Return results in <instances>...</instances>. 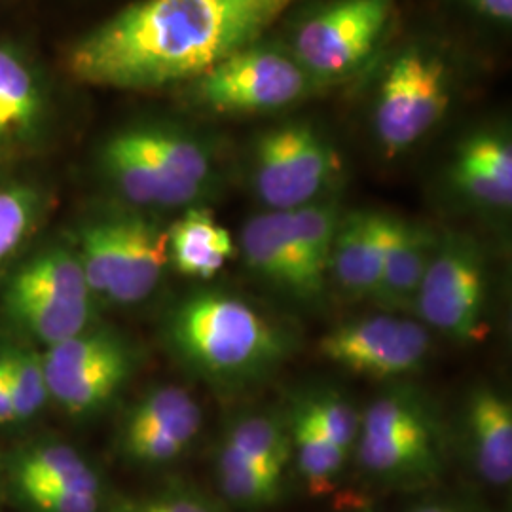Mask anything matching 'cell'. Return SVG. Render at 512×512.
<instances>
[{
    "label": "cell",
    "instance_id": "6da1fadb",
    "mask_svg": "<svg viewBox=\"0 0 512 512\" xmlns=\"http://www.w3.org/2000/svg\"><path fill=\"white\" fill-rule=\"evenodd\" d=\"M296 0H143L82 38L71 73L88 84L147 90L196 80L256 44Z\"/></svg>",
    "mask_w": 512,
    "mask_h": 512
},
{
    "label": "cell",
    "instance_id": "7a4b0ae2",
    "mask_svg": "<svg viewBox=\"0 0 512 512\" xmlns=\"http://www.w3.org/2000/svg\"><path fill=\"white\" fill-rule=\"evenodd\" d=\"M169 340L184 365L220 395L266 384L293 359V327L224 289L186 296L169 317Z\"/></svg>",
    "mask_w": 512,
    "mask_h": 512
},
{
    "label": "cell",
    "instance_id": "3957f363",
    "mask_svg": "<svg viewBox=\"0 0 512 512\" xmlns=\"http://www.w3.org/2000/svg\"><path fill=\"white\" fill-rule=\"evenodd\" d=\"M353 458L382 486L427 488L444 473L446 440L435 406L420 389L397 385L361 412Z\"/></svg>",
    "mask_w": 512,
    "mask_h": 512
},
{
    "label": "cell",
    "instance_id": "277c9868",
    "mask_svg": "<svg viewBox=\"0 0 512 512\" xmlns=\"http://www.w3.org/2000/svg\"><path fill=\"white\" fill-rule=\"evenodd\" d=\"M488 262L475 239L463 234L439 236L423 277L414 317L458 346L486 334Z\"/></svg>",
    "mask_w": 512,
    "mask_h": 512
},
{
    "label": "cell",
    "instance_id": "5b68a950",
    "mask_svg": "<svg viewBox=\"0 0 512 512\" xmlns=\"http://www.w3.org/2000/svg\"><path fill=\"white\" fill-rule=\"evenodd\" d=\"M80 266L90 291L118 304H137L158 287L167 232L141 217L99 220L82 232Z\"/></svg>",
    "mask_w": 512,
    "mask_h": 512
},
{
    "label": "cell",
    "instance_id": "8992f818",
    "mask_svg": "<svg viewBox=\"0 0 512 512\" xmlns=\"http://www.w3.org/2000/svg\"><path fill=\"white\" fill-rule=\"evenodd\" d=\"M321 82L293 54L253 44L192 80V97L213 114H258L293 105Z\"/></svg>",
    "mask_w": 512,
    "mask_h": 512
},
{
    "label": "cell",
    "instance_id": "52a82bcc",
    "mask_svg": "<svg viewBox=\"0 0 512 512\" xmlns=\"http://www.w3.org/2000/svg\"><path fill=\"white\" fill-rule=\"evenodd\" d=\"M338 152L317 129L296 122L268 129L253 148V188L268 211L319 202L340 173Z\"/></svg>",
    "mask_w": 512,
    "mask_h": 512
},
{
    "label": "cell",
    "instance_id": "ba28073f",
    "mask_svg": "<svg viewBox=\"0 0 512 512\" xmlns=\"http://www.w3.org/2000/svg\"><path fill=\"white\" fill-rule=\"evenodd\" d=\"M450 105L446 63L429 50L408 48L389 65L374 107L376 141L399 156L435 128Z\"/></svg>",
    "mask_w": 512,
    "mask_h": 512
},
{
    "label": "cell",
    "instance_id": "9c48e42d",
    "mask_svg": "<svg viewBox=\"0 0 512 512\" xmlns=\"http://www.w3.org/2000/svg\"><path fill=\"white\" fill-rule=\"evenodd\" d=\"M431 342V330L416 317L382 311L329 330L317 351L349 374L389 382L418 374L431 353Z\"/></svg>",
    "mask_w": 512,
    "mask_h": 512
},
{
    "label": "cell",
    "instance_id": "30bf717a",
    "mask_svg": "<svg viewBox=\"0 0 512 512\" xmlns=\"http://www.w3.org/2000/svg\"><path fill=\"white\" fill-rule=\"evenodd\" d=\"M90 293L78 256L57 249L14 277L8 308L21 325L54 346L84 332L90 319Z\"/></svg>",
    "mask_w": 512,
    "mask_h": 512
},
{
    "label": "cell",
    "instance_id": "8fae6325",
    "mask_svg": "<svg viewBox=\"0 0 512 512\" xmlns=\"http://www.w3.org/2000/svg\"><path fill=\"white\" fill-rule=\"evenodd\" d=\"M393 12V0H336L304 19L294 35V59L319 80L359 67Z\"/></svg>",
    "mask_w": 512,
    "mask_h": 512
},
{
    "label": "cell",
    "instance_id": "7c38bea8",
    "mask_svg": "<svg viewBox=\"0 0 512 512\" xmlns=\"http://www.w3.org/2000/svg\"><path fill=\"white\" fill-rule=\"evenodd\" d=\"M48 393L73 414L101 408L128 382L129 349L109 332L78 334L42 357Z\"/></svg>",
    "mask_w": 512,
    "mask_h": 512
},
{
    "label": "cell",
    "instance_id": "4fadbf2b",
    "mask_svg": "<svg viewBox=\"0 0 512 512\" xmlns=\"http://www.w3.org/2000/svg\"><path fill=\"white\" fill-rule=\"evenodd\" d=\"M202 427V406L186 389L175 385L158 387L129 412L122 450L137 465H169L190 450Z\"/></svg>",
    "mask_w": 512,
    "mask_h": 512
},
{
    "label": "cell",
    "instance_id": "5bb4252c",
    "mask_svg": "<svg viewBox=\"0 0 512 512\" xmlns=\"http://www.w3.org/2000/svg\"><path fill=\"white\" fill-rule=\"evenodd\" d=\"M239 251L266 287L306 308L323 302L329 285L313 274L287 211H266L247 220L239 234Z\"/></svg>",
    "mask_w": 512,
    "mask_h": 512
},
{
    "label": "cell",
    "instance_id": "9a60e30c",
    "mask_svg": "<svg viewBox=\"0 0 512 512\" xmlns=\"http://www.w3.org/2000/svg\"><path fill=\"white\" fill-rule=\"evenodd\" d=\"M463 440L471 469L486 486L509 488L512 480L511 397L495 385H476L463 406Z\"/></svg>",
    "mask_w": 512,
    "mask_h": 512
},
{
    "label": "cell",
    "instance_id": "2e32d148",
    "mask_svg": "<svg viewBox=\"0 0 512 512\" xmlns=\"http://www.w3.org/2000/svg\"><path fill=\"white\" fill-rule=\"evenodd\" d=\"M439 236L425 224L389 217L384 264L372 302L387 313L412 315Z\"/></svg>",
    "mask_w": 512,
    "mask_h": 512
},
{
    "label": "cell",
    "instance_id": "e0dca14e",
    "mask_svg": "<svg viewBox=\"0 0 512 512\" xmlns=\"http://www.w3.org/2000/svg\"><path fill=\"white\" fill-rule=\"evenodd\" d=\"M389 215L376 211H353L340 220L332 245L329 283L348 300H372L378 287Z\"/></svg>",
    "mask_w": 512,
    "mask_h": 512
},
{
    "label": "cell",
    "instance_id": "ac0fdd59",
    "mask_svg": "<svg viewBox=\"0 0 512 512\" xmlns=\"http://www.w3.org/2000/svg\"><path fill=\"white\" fill-rule=\"evenodd\" d=\"M450 181L465 200L484 209L509 211L512 205V147L509 137L482 131L459 145Z\"/></svg>",
    "mask_w": 512,
    "mask_h": 512
},
{
    "label": "cell",
    "instance_id": "d6986e66",
    "mask_svg": "<svg viewBox=\"0 0 512 512\" xmlns=\"http://www.w3.org/2000/svg\"><path fill=\"white\" fill-rule=\"evenodd\" d=\"M110 179L129 202L141 207H184L202 200L207 188L184 181L152 158L129 147L124 137L110 139L103 152Z\"/></svg>",
    "mask_w": 512,
    "mask_h": 512
},
{
    "label": "cell",
    "instance_id": "ffe728a7",
    "mask_svg": "<svg viewBox=\"0 0 512 512\" xmlns=\"http://www.w3.org/2000/svg\"><path fill=\"white\" fill-rule=\"evenodd\" d=\"M236 253L228 228L205 207H190L167 232V255L184 277L213 279Z\"/></svg>",
    "mask_w": 512,
    "mask_h": 512
},
{
    "label": "cell",
    "instance_id": "44dd1931",
    "mask_svg": "<svg viewBox=\"0 0 512 512\" xmlns=\"http://www.w3.org/2000/svg\"><path fill=\"white\" fill-rule=\"evenodd\" d=\"M213 476L220 501L241 512H260L277 505L285 488V473L241 458L219 444Z\"/></svg>",
    "mask_w": 512,
    "mask_h": 512
},
{
    "label": "cell",
    "instance_id": "7402d4cb",
    "mask_svg": "<svg viewBox=\"0 0 512 512\" xmlns=\"http://www.w3.org/2000/svg\"><path fill=\"white\" fill-rule=\"evenodd\" d=\"M16 484L19 492L44 488L105 497L99 473L76 450L63 444L38 448L21 459Z\"/></svg>",
    "mask_w": 512,
    "mask_h": 512
},
{
    "label": "cell",
    "instance_id": "603a6c76",
    "mask_svg": "<svg viewBox=\"0 0 512 512\" xmlns=\"http://www.w3.org/2000/svg\"><path fill=\"white\" fill-rule=\"evenodd\" d=\"M220 444L241 458L287 473L293 461V440L287 418L272 412H245L226 425Z\"/></svg>",
    "mask_w": 512,
    "mask_h": 512
},
{
    "label": "cell",
    "instance_id": "cb8c5ba5",
    "mask_svg": "<svg viewBox=\"0 0 512 512\" xmlns=\"http://www.w3.org/2000/svg\"><path fill=\"white\" fill-rule=\"evenodd\" d=\"M287 423L293 440V459L302 480L311 494H329L346 471L351 456L325 437V433L296 404Z\"/></svg>",
    "mask_w": 512,
    "mask_h": 512
},
{
    "label": "cell",
    "instance_id": "d4e9b609",
    "mask_svg": "<svg viewBox=\"0 0 512 512\" xmlns=\"http://www.w3.org/2000/svg\"><path fill=\"white\" fill-rule=\"evenodd\" d=\"M287 213L294 238L308 258L313 274L329 285L330 253L342 220L338 207L319 200Z\"/></svg>",
    "mask_w": 512,
    "mask_h": 512
},
{
    "label": "cell",
    "instance_id": "484cf974",
    "mask_svg": "<svg viewBox=\"0 0 512 512\" xmlns=\"http://www.w3.org/2000/svg\"><path fill=\"white\" fill-rule=\"evenodd\" d=\"M38 112L37 84L18 55L0 48V137L29 128Z\"/></svg>",
    "mask_w": 512,
    "mask_h": 512
},
{
    "label": "cell",
    "instance_id": "4316f807",
    "mask_svg": "<svg viewBox=\"0 0 512 512\" xmlns=\"http://www.w3.org/2000/svg\"><path fill=\"white\" fill-rule=\"evenodd\" d=\"M296 406L325 433V437L353 458L361 429V412L351 401L336 391L321 389L304 395Z\"/></svg>",
    "mask_w": 512,
    "mask_h": 512
},
{
    "label": "cell",
    "instance_id": "83f0119b",
    "mask_svg": "<svg viewBox=\"0 0 512 512\" xmlns=\"http://www.w3.org/2000/svg\"><path fill=\"white\" fill-rule=\"evenodd\" d=\"M2 361L12 391L16 420L31 418L48 395L42 359L33 353H18Z\"/></svg>",
    "mask_w": 512,
    "mask_h": 512
},
{
    "label": "cell",
    "instance_id": "f1b7e54d",
    "mask_svg": "<svg viewBox=\"0 0 512 512\" xmlns=\"http://www.w3.org/2000/svg\"><path fill=\"white\" fill-rule=\"evenodd\" d=\"M112 512H222V507L196 488L175 486L160 494L124 499Z\"/></svg>",
    "mask_w": 512,
    "mask_h": 512
},
{
    "label": "cell",
    "instance_id": "f546056e",
    "mask_svg": "<svg viewBox=\"0 0 512 512\" xmlns=\"http://www.w3.org/2000/svg\"><path fill=\"white\" fill-rule=\"evenodd\" d=\"M33 219V200L23 190H0V260L25 238Z\"/></svg>",
    "mask_w": 512,
    "mask_h": 512
},
{
    "label": "cell",
    "instance_id": "4dcf8cb0",
    "mask_svg": "<svg viewBox=\"0 0 512 512\" xmlns=\"http://www.w3.org/2000/svg\"><path fill=\"white\" fill-rule=\"evenodd\" d=\"M19 494L38 512H101L105 507V497L76 494L67 490L37 488Z\"/></svg>",
    "mask_w": 512,
    "mask_h": 512
},
{
    "label": "cell",
    "instance_id": "1f68e13d",
    "mask_svg": "<svg viewBox=\"0 0 512 512\" xmlns=\"http://www.w3.org/2000/svg\"><path fill=\"white\" fill-rule=\"evenodd\" d=\"M476 14L499 25H509L512 19V0H465Z\"/></svg>",
    "mask_w": 512,
    "mask_h": 512
},
{
    "label": "cell",
    "instance_id": "d6a6232c",
    "mask_svg": "<svg viewBox=\"0 0 512 512\" xmlns=\"http://www.w3.org/2000/svg\"><path fill=\"white\" fill-rule=\"evenodd\" d=\"M406 512H486L482 509H476L473 505L467 503H459V501H452V499H423L414 503Z\"/></svg>",
    "mask_w": 512,
    "mask_h": 512
},
{
    "label": "cell",
    "instance_id": "836d02e7",
    "mask_svg": "<svg viewBox=\"0 0 512 512\" xmlns=\"http://www.w3.org/2000/svg\"><path fill=\"white\" fill-rule=\"evenodd\" d=\"M14 420H16V408H14L12 391H10V384H8L6 370H4L2 378H0V423H10Z\"/></svg>",
    "mask_w": 512,
    "mask_h": 512
},
{
    "label": "cell",
    "instance_id": "e575fe53",
    "mask_svg": "<svg viewBox=\"0 0 512 512\" xmlns=\"http://www.w3.org/2000/svg\"><path fill=\"white\" fill-rule=\"evenodd\" d=\"M2 372H4V363H2V359H0V378H2Z\"/></svg>",
    "mask_w": 512,
    "mask_h": 512
}]
</instances>
